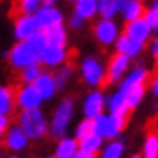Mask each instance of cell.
Segmentation results:
<instances>
[{"label": "cell", "mask_w": 158, "mask_h": 158, "mask_svg": "<svg viewBox=\"0 0 158 158\" xmlns=\"http://www.w3.org/2000/svg\"><path fill=\"white\" fill-rule=\"evenodd\" d=\"M69 2H71V4H75V2H77V0H69Z\"/></svg>", "instance_id": "42"}, {"label": "cell", "mask_w": 158, "mask_h": 158, "mask_svg": "<svg viewBox=\"0 0 158 158\" xmlns=\"http://www.w3.org/2000/svg\"><path fill=\"white\" fill-rule=\"evenodd\" d=\"M107 124H108V114H100L98 117L91 119L93 133L98 137H103V139H105V133H107Z\"/></svg>", "instance_id": "31"}, {"label": "cell", "mask_w": 158, "mask_h": 158, "mask_svg": "<svg viewBox=\"0 0 158 158\" xmlns=\"http://www.w3.org/2000/svg\"><path fill=\"white\" fill-rule=\"evenodd\" d=\"M39 62V55L30 46L29 41H18L9 52V64L15 69H23L25 66Z\"/></svg>", "instance_id": "5"}, {"label": "cell", "mask_w": 158, "mask_h": 158, "mask_svg": "<svg viewBox=\"0 0 158 158\" xmlns=\"http://www.w3.org/2000/svg\"><path fill=\"white\" fill-rule=\"evenodd\" d=\"M82 20H93L98 15V0H77L75 2V13Z\"/></svg>", "instance_id": "22"}, {"label": "cell", "mask_w": 158, "mask_h": 158, "mask_svg": "<svg viewBox=\"0 0 158 158\" xmlns=\"http://www.w3.org/2000/svg\"><path fill=\"white\" fill-rule=\"evenodd\" d=\"M156 66H158V57H156Z\"/></svg>", "instance_id": "44"}, {"label": "cell", "mask_w": 158, "mask_h": 158, "mask_svg": "<svg viewBox=\"0 0 158 158\" xmlns=\"http://www.w3.org/2000/svg\"><path fill=\"white\" fill-rule=\"evenodd\" d=\"M43 4V0H18V15H27V16H34L39 11Z\"/></svg>", "instance_id": "29"}, {"label": "cell", "mask_w": 158, "mask_h": 158, "mask_svg": "<svg viewBox=\"0 0 158 158\" xmlns=\"http://www.w3.org/2000/svg\"><path fill=\"white\" fill-rule=\"evenodd\" d=\"M115 52L117 53H123V55H126L128 59H135L140 55V52L144 50V44L139 43V41H133V39H130L128 36H124V34H119V37L115 39Z\"/></svg>", "instance_id": "16"}, {"label": "cell", "mask_w": 158, "mask_h": 158, "mask_svg": "<svg viewBox=\"0 0 158 158\" xmlns=\"http://www.w3.org/2000/svg\"><path fill=\"white\" fill-rule=\"evenodd\" d=\"M142 158H158V131H149L144 139Z\"/></svg>", "instance_id": "24"}, {"label": "cell", "mask_w": 158, "mask_h": 158, "mask_svg": "<svg viewBox=\"0 0 158 158\" xmlns=\"http://www.w3.org/2000/svg\"><path fill=\"white\" fill-rule=\"evenodd\" d=\"M149 53H151V55H153L155 59L158 57V36L149 43Z\"/></svg>", "instance_id": "37"}, {"label": "cell", "mask_w": 158, "mask_h": 158, "mask_svg": "<svg viewBox=\"0 0 158 158\" xmlns=\"http://www.w3.org/2000/svg\"><path fill=\"white\" fill-rule=\"evenodd\" d=\"M16 107L15 93L11 87L0 85V115H9Z\"/></svg>", "instance_id": "23"}, {"label": "cell", "mask_w": 158, "mask_h": 158, "mask_svg": "<svg viewBox=\"0 0 158 158\" xmlns=\"http://www.w3.org/2000/svg\"><path fill=\"white\" fill-rule=\"evenodd\" d=\"M142 18L146 20V23L151 27V30H153V32H156V30H158V0H155L149 7L144 11Z\"/></svg>", "instance_id": "30"}, {"label": "cell", "mask_w": 158, "mask_h": 158, "mask_svg": "<svg viewBox=\"0 0 158 158\" xmlns=\"http://www.w3.org/2000/svg\"><path fill=\"white\" fill-rule=\"evenodd\" d=\"M80 77L85 85L98 89L105 85V66L96 57H85L80 64Z\"/></svg>", "instance_id": "4"}, {"label": "cell", "mask_w": 158, "mask_h": 158, "mask_svg": "<svg viewBox=\"0 0 158 158\" xmlns=\"http://www.w3.org/2000/svg\"><path fill=\"white\" fill-rule=\"evenodd\" d=\"M7 158H20V156H16V155H11V156H7Z\"/></svg>", "instance_id": "41"}, {"label": "cell", "mask_w": 158, "mask_h": 158, "mask_svg": "<svg viewBox=\"0 0 158 158\" xmlns=\"http://www.w3.org/2000/svg\"><path fill=\"white\" fill-rule=\"evenodd\" d=\"M123 34H124V36H128L130 39H133V41H139V43L146 44L151 39L153 30H151V27L146 23L144 18H139V20H133V22L126 23Z\"/></svg>", "instance_id": "11"}, {"label": "cell", "mask_w": 158, "mask_h": 158, "mask_svg": "<svg viewBox=\"0 0 158 158\" xmlns=\"http://www.w3.org/2000/svg\"><path fill=\"white\" fill-rule=\"evenodd\" d=\"M126 126V115L124 114H108V124H107V133L105 139L114 140L121 135V131Z\"/></svg>", "instance_id": "19"}, {"label": "cell", "mask_w": 158, "mask_h": 158, "mask_svg": "<svg viewBox=\"0 0 158 158\" xmlns=\"http://www.w3.org/2000/svg\"><path fill=\"white\" fill-rule=\"evenodd\" d=\"M15 100H16V107H20L22 110L39 108L41 103H43V98L37 94L34 85H25V84H22V87H18L15 91Z\"/></svg>", "instance_id": "9"}, {"label": "cell", "mask_w": 158, "mask_h": 158, "mask_svg": "<svg viewBox=\"0 0 158 158\" xmlns=\"http://www.w3.org/2000/svg\"><path fill=\"white\" fill-rule=\"evenodd\" d=\"M46 158H55V156H46Z\"/></svg>", "instance_id": "43"}, {"label": "cell", "mask_w": 158, "mask_h": 158, "mask_svg": "<svg viewBox=\"0 0 158 158\" xmlns=\"http://www.w3.org/2000/svg\"><path fill=\"white\" fill-rule=\"evenodd\" d=\"M34 20H36V25H37V30H48L55 25H62L64 23V16L60 13V9H57L53 4H46L43 0L41 7L34 15Z\"/></svg>", "instance_id": "6"}, {"label": "cell", "mask_w": 158, "mask_h": 158, "mask_svg": "<svg viewBox=\"0 0 158 158\" xmlns=\"http://www.w3.org/2000/svg\"><path fill=\"white\" fill-rule=\"evenodd\" d=\"M148 77H149V71L142 66H137L126 75V78L121 80V85L117 91L126 98V105H128L130 112L135 110L142 103L144 94H146V85H148Z\"/></svg>", "instance_id": "1"}, {"label": "cell", "mask_w": 158, "mask_h": 158, "mask_svg": "<svg viewBox=\"0 0 158 158\" xmlns=\"http://www.w3.org/2000/svg\"><path fill=\"white\" fill-rule=\"evenodd\" d=\"M44 2H46V4H53V6H55V4H57L59 0H44Z\"/></svg>", "instance_id": "39"}, {"label": "cell", "mask_w": 158, "mask_h": 158, "mask_svg": "<svg viewBox=\"0 0 158 158\" xmlns=\"http://www.w3.org/2000/svg\"><path fill=\"white\" fill-rule=\"evenodd\" d=\"M78 146H80V149H85V151L94 153V155H98V151H101V148H103V137H98L94 133H91L84 140H80Z\"/></svg>", "instance_id": "27"}, {"label": "cell", "mask_w": 158, "mask_h": 158, "mask_svg": "<svg viewBox=\"0 0 158 158\" xmlns=\"http://www.w3.org/2000/svg\"><path fill=\"white\" fill-rule=\"evenodd\" d=\"M107 107V98H105V94L98 91V89H94L91 93L85 96V100H84V117L85 119H94V117H98L100 114H103V110Z\"/></svg>", "instance_id": "10"}, {"label": "cell", "mask_w": 158, "mask_h": 158, "mask_svg": "<svg viewBox=\"0 0 158 158\" xmlns=\"http://www.w3.org/2000/svg\"><path fill=\"white\" fill-rule=\"evenodd\" d=\"M18 126L25 131L29 140H39L48 133V121L44 112L39 108H29V110H20L18 114Z\"/></svg>", "instance_id": "2"}, {"label": "cell", "mask_w": 158, "mask_h": 158, "mask_svg": "<svg viewBox=\"0 0 158 158\" xmlns=\"http://www.w3.org/2000/svg\"><path fill=\"white\" fill-rule=\"evenodd\" d=\"M151 93H153L155 98H158V75L151 80Z\"/></svg>", "instance_id": "38"}, {"label": "cell", "mask_w": 158, "mask_h": 158, "mask_svg": "<svg viewBox=\"0 0 158 158\" xmlns=\"http://www.w3.org/2000/svg\"><path fill=\"white\" fill-rule=\"evenodd\" d=\"M124 155V142L121 139L108 140L105 148H101V156L100 158H123Z\"/></svg>", "instance_id": "26"}, {"label": "cell", "mask_w": 158, "mask_h": 158, "mask_svg": "<svg viewBox=\"0 0 158 158\" xmlns=\"http://www.w3.org/2000/svg\"><path fill=\"white\" fill-rule=\"evenodd\" d=\"M73 158H96V155H94V153H91V151L78 149L77 153H75V156H73Z\"/></svg>", "instance_id": "36"}, {"label": "cell", "mask_w": 158, "mask_h": 158, "mask_svg": "<svg viewBox=\"0 0 158 158\" xmlns=\"http://www.w3.org/2000/svg\"><path fill=\"white\" fill-rule=\"evenodd\" d=\"M29 43H30V46L36 50V53L41 57V53H43V50L48 46V43H46V36H44V32L43 30H37L34 36L29 39Z\"/></svg>", "instance_id": "32"}, {"label": "cell", "mask_w": 158, "mask_h": 158, "mask_svg": "<svg viewBox=\"0 0 158 158\" xmlns=\"http://www.w3.org/2000/svg\"><path fill=\"white\" fill-rule=\"evenodd\" d=\"M73 112H75V100L73 98H64L53 110L52 121L48 123V135L53 140H59L66 137L68 133V126L73 119Z\"/></svg>", "instance_id": "3"}, {"label": "cell", "mask_w": 158, "mask_h": 158, "mask_svg": "<svg viewBox=\"0 0 158 158\" xmlns=\"http://www.w3.org/2000/svg\"><path fill=\"white\" fill-rule=\"evenodd\" d=\"M156 34H158V30H156Z\"/></svg>", "instance_id": "45"}, {"label": "cell", "mask_w": 158, "mask_h": 158, "mask_svg": "<svg viewBox=\"0 0 158 158\" xmlns=\"http://www.w3.org/2000/svg\"><path fill=\"white\" fill-rule=\"evenodd\" d=\"M7 128H9V117L7 115H0V137H4Z\"/></svg>", "instance_id": "35"}, {"label": "cell", "mask_w": 158, "mask_h": 158, "mask_svg": "<svg viewBox=\"0 0 158 158\" xmlns=\"http://www.w3.org/2000/svg\"><path fill=\"white\" fill-rule=\"evenodd\" d=\"M123 0H98V15L103 20H114L121 13Z\"/></svg>", "instance_id": "20"}, {"label": "cell", "mask_w": 158, "mask_h": 158, "mask_svg": "<svg viewBox=\"0 0 158 158\" xmlns=\"http://www.w3.org/2000/svg\"><path fill=\"white\" fill-rule=\"evenodd\" d=\"M84 22H85V20H82L80 16L73 15L71 18H69V29H75V30L82 29V27H84Z\"/></svg>", "instance_id": "34"}, {"label": "cell", "mask_w": 158, "mask_h": 158, "mask_svg": "<svg viewBox=\"0 0 158 158\" xmlns=\"http://www.w3.org/2000/svg\"><path fill=\"white\" fill-rule=\"evenodd\" d=\"M80 149L78 140L75 137H62L57 140V146H55V158H73L75 153Z\"/></svg>", "instance_id": "17"}, {"label": "cell", "mask_w": 158, "mask_h": 158, "mask_svg": "<svg viewBox=\"0 0 158 158\" xmlns=\"http://www.w3.org/2000/svg\"><path fill=\"white\" fill-rule=\"evenodd\" d=\"M37 32V25L34 16L18 15L15 20V37L18 41H29Z\"/></svg>", "instance_id": "13"}, {"label": "cell", "mask_w": 158, "mask_h": 158, "mask_svg": "<svg viewBox=\"0 0 158 158\" xmlns=\"http://www.w3.org/2000/svg\"><path fill=\"white\" fill-rule=\"evenodd\" d=\"M32 85H34V89L37 91V94L43 98V101L52 100V98L55 96V93H57L55 80H53V73H50V71H43Z\"/></svg>", "instance_id": "14"}, {"label": "cell", "mask_w": 158, "mask_h": 158, "mask_svg": "<svg viewBox=\"0 0 158 158\" xmlns=\"http://www.w3.org/2000/svg\"><path fill=\"white\" fill-rule=\"evenodd\" d=\"M44 36H46V43L50 46H60V48H66V43H68V32H66L64 25H55L52 29L44 30Z\"/></svg>", "instance_id": "21"}, {"label": "cell", "mask_w": 158, "mask_h": 158, "mask_svg": "<svg viewBox=\"0 0 158 158\" xmlns=\"http://www.w3.org/2000/svg\"><path fill=\"white\" fill-rule=\"evenodd\" d=\"M41 73H43L41 62H34V64L25 66L23 69H20V80H22V84H25V85H32Z\"/></svg>", "instance_id": "25"}, {"label": "cell", "mask_w": 158, "mask_h": 158, "mask_svg": "<svg viewBox=\"0 0 158 158\" xmlns=\"http://www.w3.org/2000/svg\"><path fill=\"white\" fill-rule=\"evenodd\" d=\"M71 75H73V66H69V64L59 66L57 71H55V75H53V80H55V87H57V91H62V89H64Z\"/></svg>", "instance_id": "28"}, {"label": "cell", "mask_w": 158, "mask_h": 158, "mask_svg": "<svg viewBox=\"0 0 158 158\" xmlns=\"http://www.w3.org/2000/svg\"><path fill=\"white\" fill-rule=\"evenodd\" d=\"M91 133H93V128H91V119H85V117H84V119L78 123V126L75 128V139L80 142V140H84L85 137H89Z\"/></svg>", "instance_id": "33"}, {"label": "cell", "mask_w": 158, "mask_h": 158, "mask_svg": "<svg viewBox=\"0 0 158 158\" xmlns=\"http://www.w3.org/2000/svg\"><path fill=\"white\" fill-rule=\"evenodd\" d=\"M66 57H68V53H66V48H60V46H46L41 53V57H39V62L46 68H59V66H62L66 62Z\"/></svg>", "instance_id": "15"}, {"label": "cell", "mask_w": 158, "mask_h": 158, "mask_svg": "<svg viewBox=\"0 0 158 158\" xmlns=\"http://www.w3.org/2000/svg\"><path fill=\"white\" fill-rule=\"evenodd\" d=\"M144 11H146V7H144L142 0H123L121 15H123V20L126 23L142 18Z\"/></svg>", "instance_id": "18"}, {"label": "cell", "mask_w": 158, "mask_h": 158, "mask_svg": "<svg viewBox=\"0 0 158 158\" xmlns=\"http://www.w3.org/2000/svg\"><path fill=\"white\" fill-rule=\"evenodd\" d=\"M93 34L94 39L103 46H110L115 43V39L119 37V25L114 20H103L100 18L98 22L94 23L93 27Z\"/></svg>", "instance_id": "8"}, {"label": "cell", "mask_w": 158, "mask_h": 158, "mask_svg": "<svg viewBox=\"0 0 158 158\" xmlns=\"http://www.w3.org/2000/svg\"><path fill=\"white\" fill-rule=\"evenodd\" d=\"M4 146L9 151H23L29 146V137L25 135V131L18 124L9 126L4 133Z\"/></svg>", "instance_id": "12"}, {"label": "cell", "mask_w": 158, "mask_h": 158, "mask_svg": "<svg viewBox=\"0 0 158 158\" xmlns=\"http://www.w3.org/2000/svg\"><path fill=\"white\" fill-rule=\"evenodd\" d=\"M130 158H142L140 155H133V156H130Z\"/></svg>", "instance_id": "40"}, {"label": "cell", "mask_w": 158, "mask_h": 158, "mask_svg": "<svg viewBox=\"0 0 158 158\" xmlns=\"http://www.w3.org/2000/svg\"><path fill=\"white\" fill-rule=\"evenodd\" d=\"M130 60L131 59H128L123 53H117V52L108 59V64L105 66V85L117 84L124 78V75L130 68Z\"/></svg>", "instance_id": "7"}]
</instances>
